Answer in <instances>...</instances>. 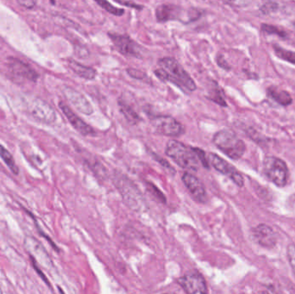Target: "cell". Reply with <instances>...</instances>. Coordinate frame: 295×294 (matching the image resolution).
I'll return each mask as SVG.
<instances>
[{"label": "cell", "instance_id": "34", "mask_svg": "<svg viewBox=\"0 0 295 294\" xmlns=\"http://www.w3.org/2000/svg\"><path fill=\"white\" fill-rule=\"evenodd\" d=\"M116 2L124 5V6H126L127 7L136 9V10H143L144 9V6H139L138 4L131 3V2H124V1H116Z\"/></svg>", "mask_w": 295, "mask_h": 294}, {"label": "cell", "instance_id": "17", "mask_svg": "<svg viewBox=\"0 0 295 294\" xmlns=\"http://www.w3.org/2000/svg\"><path fill=\"white\" fill-rule=\"evenodd\" d=\"M68 65H69L71 69L77 75H79L82 78H86V79H90L91 81V79L95 78L96 75H97V71L94 68L81 64L74 60H69Z\"/></svg>", "mask_w": 295, "mask_h": 294}, {"label": "cell", "instance_id": "16", "mask_svg": "<svg viewBox=\"0 0 295 294\" xmlns=\"http://www.w3.org/2000/svg\"><path fill=\"white\" fill-rule=\"evenodd\" d=\"M254 238L261 246L273 248L276 244V234L267 224H259L253 230Z\"/></svg>", "mask_w": 295, "mask_h": 294}, {"label": "cell", "instance_id": "33", "mask_svg": "<svg viewBox=\"0 0 295 294\" xmlns=\"http://www.w3.org/2000/svg\"><path fill=\"white\" fill-rule=\"evenodd\" d=\"M18 4L25 8L31 9L37 5V2L32 0H21V1H18Z\"/></svg>", "mask_w": 295, "mask_h": 294}, {"label": "cell", "instance_id": "6", "mask_svg": "<svg viewBox=\"0 0 295 294\" xmlns=\"http://www.w3.org/2000/svg\"><path fill=\"white\" fill-rule=\"evenodd\" d=\"M182 10L179 6H174V5H169L164 4L158 6L155 10V17L158 22H166L170 20H180L182 22L181 16H186L189 22H194L199 19L201 17V11L197 9H190L187 14H181Z\"/></svg>", "mask_w": 295, "mask_h": 294}, {"label": "cell", "instance_id": "31", "mask_svg": "<svg viewBox=\"0 0 295 294\" xmlns=\"http://www.w3.org/2000/svg\"><path fill=\"white\" fill-rule=\"evenodd\" d=\"M31 262H32V266H33V269H34L35 270L37 271V274H38V275H39L40 277H42V280H43V281H44L46 284H48V286H49V282H48V280H47V278H46L44 274L42 273V270H40L39 268L37 266V262H36V261H35L34 258L32 257V256H31Z\"/></svg>", "mask_w": 295, "mask_h": 294}, {"label": "cell", "instance_id": "11", "mask_svg": "<svg viewBox=\"0 0 295 294\" xmlns=\"http://www.w3.org/2000/svg\"><path fill=\"white\" fill-rule=\"evenodd\" d=\"M208 162L217 171L229 177L236 185L240 188H242L245 184V179L242 174H240L233 166L222 159L218 154L210 153L208 154Z\"/></svg>", "mask_w": 295, "mask_h": 294}, {"label": "cell", "instance_id": "3", "mask_svg": "<svg viewBox=\"0 0 295 294\" xmlns=\"http://www.w3.org/2000/svg\"><path fill=\"white\" fill-rule=\"evenodd\" d=\"M214 144L232 160H238L245 154L246 145L233 131L223 129L217 132L212 139Z\"/></svg>", "mask_w": 295, "mask_h": 294}, {"label": "cell", "instance_id": "9", "mask_svg": "<svg viewBox=\"0 0 295 294\" xmlns=\"http://www.w3.org/2000/svg\"><path fill=\"white\" fill-rule=\"evenodd\" d=\"M108 36L113 41L115 48L123 56L135 58H142V48L133 41L128 35L109 32Z\"/></svg>", "mask_w": 295, "mask_h": 294}, {"label": "cell", "instance_id": "19", "mask_svg": "<svg viewBox=\"0 0 295 294\" xmlns=\"http://www.w3.org/2000/svg\"><path fill=\"white\" fill-rule=\"evenodd\" d=\"M118 106L120 109L122 114L125 117L127 121L129 122L130 124L136 125L138 123H140L141 118L140 116L138 115V113L136 112L135 110L133 109L132 107L129 105V104L124 103L122 100L118 101Z\"/></svg>", "mask_w": 295, "mask_h": 294}, {"label": "cell", "instance_id": "23", "mask_svg": "<svg viewBox=\"0 0 295 294\" xmlns=\"http://www.w3.org/2000/svg\"><path fill=\"white\" fill-rule=\"evenodd\" d=\"M96 4H98V6H101L102 8L112 15H114V16H117V17H120V16L124 15V9L117 8L115 6H113L112 4L107 2V1H104V0L96 1Z\"/></svg>", "mask_w": 295, "mask_h": 294}, {"label": "cell", "instance_id": "30", "mask_svg": "<svg viewBox=\"0 0 295 294\" xmlns=\"http://www.w3.org/2000/svg\"><path fill=\"white\" fill-rule=\"evenodd\" d=\"M278 8V5L274 2H270V3L265 4L264 6H261V11H263V13L267 14L270 13L272 11H276Z\"/></svg>", "mask_w": 295, "mask_h": 294}, {"label": "cell", "instance_id": "28", "mask_svg": "<svg viewBox=\"0 0 295 294\" xmlns=\"http://www.w3.org/2000/svg\"><path fill=\"white\" fill-rule=\"evenodd\" d=\"M153 157H154V159H155L158 163H160V165L163 166V168H166L167 170L169 171V174L174 175V174L176 173L175 169L169 164V162H167L165 159H163V157H160L155 154H153Z\"/></svg>", "mask_w": 295, "mask_h": 294}, {"label": "cell", "instance_id": "8", "mask_svg": "<svg viewBox=\"0 0 295 294\" xmlns=\"http://www.w3.org/2000/svg\"><path fill=\"white\" fill-rule=\"evenodd\" d=\"M185 294H208L205 278L198 271H190L177 280Z\"/></svg>", "mask_w": 295, "mask_h": 294}, {"label": "cell", "instance_id": "22", "mask_svg": "<svg viewBox=\"0 0 295 294\" xmlns=\"http://www.w3.org/2000/svg\"><path fill=\"white\" fill-rule=\"evenodd\" d=\"M274 48H275V52H276L279 58H281L284 61H287V62L292 63V64H295V52L286 50L283 48L279 47L277 45H275Z\"/></svg>", "mask_w": 295, "mask_h": 294}, {"label": "cell", "instance_id": "13", "mask_svg": "<svg viewBox=\"0 0 295 294\" xmlns=\"http://www.w3.org/2000/svg\"><path fill=\"white\" fill-rule=\"evenodd\" d=\"M60 109L62 110L63 114H64L68 122L71 123V125L77 130V131L83 135V136H95L96 132L93 129V127H91L89 124H87L84 120H82L79 116L76 115L75 113L71 110L70 107L68 106L67 104L63 102L59 103Z\"/></svg>", "mask_w": 295, "mask_h": 294}, {"label": "cell", "instance_id": "24", "mask_svg": "<svg viewBox=\"0 0 295 294\" xmlns=\"http://www.w3.org/2000/svg\"><path fill=\"white\" fill-rule=\"evenodd\" d=\"M145 184H146L147 190L149 191V194H151L152 196L155 197V199H158L162 203H166V197L156 185L150 182H146Z\"/></svg>", "mask_w": 295, "mask_h": 294}, {"label": "cell", "instance_id": "14", "mask_svg": "<svg viewBox=\"0 0 295 294\" xmlns=\"http://www.w3.org/2000/svg\"><path fill=\"white\" fill-rule=\"evenodd\" d=\"M63 92H64L66 98H68V100L79 112H82L85 115L93 114V107L82 93H79L77 90L73 89L72 87H66Z\"/></svg>", "mask_w": 295, "mask_h": 294}, {"label": "cell", "instance_id": "7", "mask_svg": "<svg viewBox=\"0 0 295 294\" xmlns=\"http://www.w3.org/2000/svg\"><path fill=\"white\" fill-rule=\"evenodd\" d=\"M150 122L157 134L170 138H178L185 133V127L183 126L182 123L170 116H155L151 118Z\"/></svg>", "mask_w": 295, "mask_h": 294}, {"label": "cell", "instance_id": "2", "mask_svg": "<svg viewBox=\"0 0 295 294\" xmlns=\"http://www.w3.org/2000/svg\"><path fill=\"white\" fill-rule=\"evenodd\" d=\"M165 154L180 168L190 171H197L199 169L200 160L194 147L185 145L180 141L172 139L167 143Z\"/></svg>", "mask_w": 295, "mask_h": 294}, {"label": "cell", "instance_id": "21", "mask_svg": "<svg viewBox=\"0 0 295 294\" xmlns=\"http://www.w3.org/2000/svg\"><path fill=\"white\" fill-rule=\"evenodd\" d=\"M0 157L2 158L4 163H6L9 169L14 174H18L19 169L17 168L14 158L12 156V154L9 152L8 149H6L2 144H0Z\"/></svg>", "mask_w": 295, "mask_h": 294}, {"label": "cell", "instance_id": "20", "mask_svg": "<svg viewBox=\"0 0 295 294\" xmlns=\"http://www.w3.org/2000/svg\"><path fill=\"white\" fill-rule=\"evenodd\" d=\"M207 98L215 102L216 104H220L221 106H227L222 89L220 88L217 82H213L211 83V87L209 89V94Z\"/></svg>", "mask_w": 295, "mask_h": 294}, {"label": "cell", "instance_id": "12", "mask_svg": "<svg viewBox=\"0 0 295 294\" xmlns=\"http://www.w3.org/2000/svg\"><path fill=\"white\" fill-rule=\"evenodd\" d=\"M181 179L185 188H187L189 193L196 201L200 203H205L206 201L207 195L205 185L198 177L186 172L183 174Z\"/></svg>", "mask_w": 295, "mask_h": 294}, {"label": "cell", "instance_id": "27", "mask_svg": "<svg viewBox=\"0 0 295 294\" xmlns=\"http://www.w3.org/2000/svg\"><path fill=\"white\" fill-rule=\"evenodd\" d=\"M287 258L289 261L290 266L292 268V272L295 275V244H290L287 247Z\"/></svg>", "mask_w": 295, "mask_h": 294}, {"label": "cell", "instance_id": "5", "mask_svg": "<svg viewBox=\"0 0 295 294\" xmlns=\"http://www.w3.org/2000/svg\"><path fill=\"white\" fill-rule=\"evenodd\" d=\"M265 174L274 184L280 188L287 185L288 168L287 164L277 157H267L263 162Z\"/></svg>", "mask_w": 295, "mask_h": 294}, {"label": "cell", "instance_id": "26", "mask_svg": "<svg viewBox=\"0 0 295 294\" xmlns=\"http://www.w3.org/2000/svg\"><path fill=\"white\" fill-rule=\"evenodd\" d=\"M126 73H128L131 78L139 79V81H144V79H145V78L148 77L145 72L137 69V68H127Z\"/></svg>", "mask_w": 295, "mask_h": 294}, {"label": "cell", "instance_id": "18", "mask_svg": "<svg viewBox=\"0 0 295 294\" xmlns=\"http://www.w3.org/2000/svg\"><path fill=\"white\" fill-rule=\"evenodd\" d=\"M267 96L281 105H289L292 103V97L285 90H281L277 87H270L267 90Z\"/></svg>", "mask_w": 295, "mask_h": 294}, {"label": "cell", "instance_id": "10", "mask_svg": "<svg viewBox=\"0 0 295 294\" xmlns=\"http://www.w3.org/2000/svg\"><path fill=\"white\" fill-rule=\"evenodd\" d=\"M29 112L36 119L45 123H52L57 119V113L50 104L42 98H34L28 103Z\"/></svg>", "mask_w": 295, "mask_h": 294}, {"label": "cell", "instance_id": "35", "mask_svg": "<svg viewBox=\"0 0 295 294\" xmlns=\"http://www.w3.org/2000/svg\"><path fill=\"white\" fill-rule=\"evenodd\" d=\"M166 294H168V293H166Z\"/></svg>", "mask_w": 295, "mask_h": 294}, {"label": "cell", "instance_id": "29", "mask_svg": "<svg viewBox=\"0 0 295 294\" xmlns=\"http://www.w3.org/2000/svg\"><path fill=\"white\" fill-rule=\"evenodd\" d=\"M195 150H196L197 155L199 157V160H200L201 165L206 169H209L210 163L208 162V158L205 155V152L202 149H199V148H195Z\"/></svg>", "mask_w": 295, "mask_h": 294}, {"label": "cell", "instance_id": "1", "mask_svg": "<svg viewBox=\"0 0 295 294\" xmlns=\"http://www.w3.org/2000/svg\"><path fill=\"white\" fill-rule=\"evenodd\" d=\"M159 69L155 71V74L162 82H169L179 87L184 93H193L197 89V86L189 73L172 57H164L159 60Z\"/></svg>", "mask_w": 295, "mask_h": 294}, {"label": "cell", "instance_id": "15", "mask_svg": "<svg viewBox=\"0 0 295 294\" xmlns=\"http://www.w3.org/2000/svg\"><path fill=\"white\" fill-rule=\"evenodd\" d=\"M8 67L12 74L20 78H26L31 82H36L38 78V73L30 65L17 58H9Z\"/></svg>", "mask_w": 295, "mask_h": 294}, {"label": "cell", "instance_id": "32", "mask_svg": "<svg viewBox=\"0 0 295 294\" xmlns=\"http://www.w3.org/2000/svg\"><path fill=\"white\" fill-rule=\"evenodd\" d=\"M217 63L220 67H222L225 70H230V68H231V67L227 64V62H225V60L224 59V57L221 55L217 56Z\"/></svg>", "mask_w": 295, "mask_h": 294}, {"label": "cell", "instance_id": "25", "mask_svg": "<svg viewBox=\"0 0 295 294\" xmlns=\"http://www.w3.org/2000/svg\"><path fill=\"white\" fill-rule=\"evenodd\" d=\"M261 30L267 34H276L277 36L281 37H285L287 36L286 32L283 30L275 27V26L267 25V24H262Z\"/></svg>", "mask_w": 295, "mask_h": 294}, {"label": "cell", "instance_id": "4", "mask_svg": "<svg viewBox=\"0 0 295 294\" xmlns=\"http://www.w3.org/2000/svg\"><path fill=\"white\" fill-rule=\"evenodd\" d=\"M114 184L129 208L141 211L145 207V199L138 186L124 174L116 173Z\"/></svg>", "mask_w": 295, "mask_h": 294}]
</instances>
